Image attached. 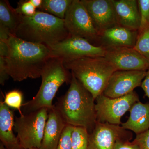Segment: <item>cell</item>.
Instances as JSON below:
<instances>
[{
    "label": "cell",
    "instance_id": "1",
    "mask_svg": "<svg viewBox=\"0 0 149 149\" xmlns=\"http://www.w3.org/2000/svg\"><path fill=\"white\" fill-rule=\"evenodd\" d=\"M5 57L8 73L14 81L41 77V73L51 57L49 47L30 42L11 35L7 42Z\"/></svg>",
    "mask_w": 149,
    "mask_h": 149
},
{
    "label": "cell",
    "instance_id": "2",
    "mask_svg": "<svg viewBox=\"0 0 149 149\" xmlns=\"http://www.w3.org/2000/svg\"><path fill=\"white\" fill-rule=\"evenodd\" d=\"M71 74L68 90L59 98L55 106L67 125L86 128L90 133L97 122L95 99Z\"/></svg>",
    "mask_w": 149,
    "mask_h": 149
},
{
    "label": "cell",
    "instance_id": "3",
    "mask_svg": "<svg viewBox=\"0 0 149 149\" xmlns=\"http://www.w3.org/2000/svg\"><path fill=\"white\" fill-rule=\"evenodd\" d=\"M14 36L24 41L49 48L70 35L65 25L64 19L37 10L32 16L22 15Z\"/></svg>",
    "mask_w": 149,
    "mask_h": 149
},
{
    "label": "cell",
    "instance_id": "4",
    "mask_svg": "<svg viewBox=\"0 0 149 149\" xmlns=\"http://www.w3.org/2000/svg\"><path fill=\"white\" fill-rule=\"evenodd\" d=\"M65 68L63 59L51 56L47 61L41 73L42 83L36 95L22 105L23 114L54 106L52 102L59 88L64 83H70L72 74Z\"/></svg>",
    "mask_w": 149,
    "mask_h": 149
},
{
    "label": "cell",
    "instance_id": "5",
    "mask_svg": "<svg viewBox=\"0 0 149 149\" xmlns=\"http://www.w3.org/2000/svg\"><path fill=\"white\" fill-rule=\"evenodd\" d=\"M63 63L95 99L102 94L110 77L116 70L104 56L63 60Z\"/></svg>",
    "mask_w": 149,
    "mask_h": 149
},
{
    "label": "cell",
    "instance_id": "6",
    "mask_svg": "<svg viewBox=\"0 0 149 149\" xmlns=\"http://www.w3.org/2000/svg\"><path fill=\"white\" fill-rule=\"evenodd\" d=\"M48 115V109L43 108L15 117L14 130L22 149L40 148Z\"/></svg>",
    "mask_w": 149,
    "mask_h": 149
},
{
    "label": "cell",
    "instance_id": "7",
    "mask_svg": "<svg viewBox=\"0 0 149 149\" xmlns=\"http://www.w3.org/2000/svg\"><path fill=\"white\" fill-rule=\"evenodd\" d=\"M97 122L120 125L124 115L135 103L140 101L138 94L133 92L120 97L112 98L99 95L95 99Z\"/></svg>",
    "mask_w": 149,
    "mask_h": 149
},
{
    "label": "cell",
    "instance_id": "8",
    "mask_svg": "<svg viewBox=\"0 0 149 149\" xmlns=\"http://www.w3.org/2000/svg\"><path fill=\"white\" fill-rule=\"evenodd\" d=\"M64 21L70 36L82 37L92 44L94 42H98V32L81 1H72L67 11Z\"/></svg>",
    "mask_w": 149,
    "mask_h": 149
},
{
    "label": "cell",
    "instance_id": "9",
    "mask_svg": "<svg viewBox=\"0 0 149 149\" xmlns=\"http://www.w3.org/2000/svg\"><path fill=\"white\" fill-rule=\"evenodd\" d=\"M49 48L51 56L61 58L63 60L85 57L104 56L106 52L104 48L95 45L86 39L71 36Z\"/></svg>",
    "mask_w": 149,
    "mask_h": 149
},
{
    "label": "cell",
    "instance_id": "10",
    "mask_svg": "<svg viewBox=\"0 0 149 149\" xmlns=\"http://www.w3.org/2000/svg\"><path fill=\"white\" fill-rule=\"evenodd\" d=\"M146 73L144 70H116L110 77L102 94L112 98L126 95L141 87Z\"/></svg>",
    "mask_w": 149,
    "mask_h": 149
},
{
    "label": "cell",
    "instance_id": "11",
    "mask_svg": "<svg viewBox=\"0 0 149 149\" xmlns=\"http://www.w3.org/2000/svg\"><path fill=\"white\" fill-rule=\"evenodd\" d=\"M133 134L120 125L97 122L89 133L88 149H114L117 140L130 141Z\"/></svg>",
    "mask_w": 149,
    "mask_h": 149
},
{
    "label": "cell",
    "instance_id": "12",
    "mask_svg": "<svg viewBox=\"0 0 149 149\" xmlns=\"http://www.w3.org/2000/svg\"><path fill=\"white\" fill-rule=\"evenodd\" d=\"M104 57L116 70H144L149 68V61L134 48L105 49Z\"/></svg>",
    "mask_w": 149,
    "mask_h": 149
},
{
    "label": "cell",
    "instance_id": "13",
    "mask_svg": "<svg viewBox=\"0 0 149 149\" xmlns=\"http://www.w3.org/2000/svg\"><path fill=\"white\" fill-rule=\"evenodd\" d=\"M99 34L118 25L113 0H81Z\"/></svg>",
    "mask_w": 149,
    "mask_h": 149
},
{
    "label": "cell",
    "instance_id": "14",
    "mask_svg": "<svg viewBox=\"0 0 149 149\" xmlns=\"http://www.w3.org/2000/svg\"><path fill=\"white\" fill-rule=\"evenodd\" d=\"M138 35L139 31L116 25L100 33L98 42L99 46L105 49L123 47L134 48Z\"/></svg>",
    "mask_w": 149,
    "mask_h": 149
},
{
    "label": "cell",
    "instance_id": "15",
    "mask_svg": "<svg viewBox=\"0 0 149 149\" xmlns=\"http://www.w3.org/2000/svg\"><path fill=\"white\" fill-rule=\"evenodd\" d=\"M118 25L139 31L141 19L138 1L113 0Z\"/></svg>",
    "mask_w": 149,
    "mask_h": 149
},
{
    "label": "cell",
    "instance_id": "16",
    "mask_svg": "<svg viewBox=\"0 0 149 149\" xmlns=\"http://www.w3.org/2000/svg\"><path fill=\"white\" fill-rule=\"evenodd\" d=\"M67 125L55 105L48 110L47 120L40 149H56Z\"/></svg>",
    "mask_w": 149,
    "mask_h": 149
},
{
    "label": "cell",
    "instance_id": "17",
    "mask_svg": "<svg viewBox=\"0 0 149 149\" xmlns=\"http://www.w3.org/2000/svg\"><path fill=\"white\" fill-rule=\"evenodd\" d=\"M13 112L3 101L0 102V140L7 149H23L13 133Z\"/></svg>",
    "mask_w": 149,
    "mask_h": 149
},
{
    "label": "cell",
    "instance_id": "18",
    "mask_svg": "<svg viewBox=\"0 0 149 149\" xmlns=\"http://www.w3.org/2000/svg\"><path fill=\"white\" fill-rule=\"evenodd\" d=\"M129 111L130 116L128 120L121 124L123 128L133 131L136 135L149 130V103L137 102Z\"/></svg>",
    "mask_w": 149,
    "mask_h": 149
},
{
    "label": "cell",
    "instance_id": "19",
    "mask_svg": "<svg viewBox=\"0 0 149 149\" xmlns=\"http://www.w3.org/2000/svg\"><path fill=\"white\" fill-rule=\"evenodd\" d=\"M22 16L10 5L8 1H0V27L14 36Z\"/></svg>",
    "mask_w": 149,
    "mask_h": 149
},
{
    "label": "cell",
    "instance_id": "20",
    "mask_svg": "<svg viewBox=\"0 0 149 149\" xmlns=\"http://www.w3.org/2000/svg\"><path fill=\"white\" fill-rule=\"evenodd\" d=\"M73 0H43L40 11L64 19Z\"/></svg>",
    "mask_w": 149,
    "mask_h": 149
},
{
    "label": "cell",
    "instance_id": "21",
    "mask_svg": "<svg viewBox=\"0 0 149 149\" xmlns=\"http://www.w3.org/2000/svg\"><path fill=\"white\" fill-rule=\"evenodd\" d=\"M89 136L86 128L74 126L71 135L72 149H88Z\"/></svg>",
    "mask_w": 149,
    "mask_h": 149
},
{
    "label": "cell",
    "instance_id": "22",
    "mask_svg": "<svg viewBox=\"0 0 149 149\" xmlns=\"http://www.w3.org/2000/svg\"><path fill=\"white\" fill-rule=\"evenodd\" d=\"M134 48L149 61V26L139 31Z\"/></svg>",
    "mask_w": 149,
    "mask_h": 149
},
{
    "label": "cell",
    "instance_id": "23",
    "mask_svg": "<svg viewBox=\"0 0 149 149\" xmlns=\"http://www.w3.org/2000/svg\"><path fill=\"white\" fill-rule=\"evenodd\" d=\"M23 95L18 90H14L6 94L4 102L10 108L18 110L20 114H23L21 109L23 105Z\"/></svg>",
    "mask_w": 149,
    "mask_h": 149
},
{
    "label": "cell",
    "instance_id": "24",
    "mask_svg": "<svg viewBox=\"0 0 149 149\" xmlns=\"http://www.w3.org/2000/svg\"><path fill=\"white\" fill-rule=\"evenodd\" d=\"M141 22L139 31L149 26V0L138 1Z\"/></svg>",
    "mask_w": 149,
    "mask_h": 149
},
{
    "label": "cell",
    "instance_id": "25",
    "mask_svg": "<svg viewBox=\"0 0 149 149\" xmlns=\"http://www.w3.org/2000/svg\"><path fill=\"white\" fill-rule=\"evenodd\" d=\"M74 126L67 125L63 130L56 149H72L71 135Z\"/></svg>",
    "mask_w": 149,
    "mask_h": 149
},
{
    "label": "cell",
    "instance_id": "26",
    "mask_svg": "<svg viewBox=\"0 0 149 149\" xmlns=\"http://www.w3.org/2000/svg\"><path fill=\"white\" fill-rule=\"evenodd\" d=\"M17 12L22 15L25 16H32L37 12L36 8L32 4L30 0L20 1L18 3Z\"/></svg>",
    "mask_w": 149,
    "mask_h": 149
},
{
    "label": "cell",
    "instance_id": "27",
    "mask_svg": "<svg viewBox=\"0 0 149 149\" xmlns=\"http://www.w3.org/2000/svg\"><path fill=\"white\" fill-rule=\"evenodd\" d=\"M134 141L138 144L140 149H149V129L144 133L136 135Z\"/></svg>",
    "mask_w": 149,
    "mask_h": 149
},
{
    "label": "cell",
    "instance_id": "28",
    "mask_svg": "<svg viewBox=\"0 0 149 149\" xmlns=\"http://www.w3.org/2000/svg\"><path fill=\"white\" fill-rule=\"evenodd\" d=\"M114 149H140V148L134 140L131 142L123 139H118L116 141Z\"/></svg>",
    "mask_w": 149,
    "mask_h": 149
},
{
    "label": "cell",
    "instance_id": "29",
    "mask_svg": "<svg viewBox=\"0 0 149 149\" xmlns=\"http://www.w3.org/2000/svg\"><path fill=\"white\" fill-rule=\"evenodd\" d=\"M10 77V76L7 70L5 58L0 56V84L1 85H4L6 81Z\"/></svg>",
    "mask_w": 149,
    "mask_h": 149
},
{
    "label": "cell",
    "instance_id": "30",
    "mask_svg": "<svg viewBox=\"0 0 149 149\" xmlns=\"http://www.w3.org/2000/svg\"><path fill=\"white\" fill-rule=\"evenodd\" d=\"M141 87L143 90L146 96L149 99V68L146 71V76L142 82Z\"/></svg>",
    "mask_w": 149,
    "mask_h": 149
},
{
    "label": "cell",
    "instance_id": "31",
    "mask_svg": "<svg viewBox=\"0 0 149 149\" xmlns=\"http://www.w3.org/2000/svg\"><path fill=\"white\" fill-rule=\"evenodd\" d=\"M36 8L40 9L43 0H30Z\"/></svg>",
    "mask_w": 149,
    "mask_h": 149
},
{
    "label": "cell",
    "instance_id": "32",
    "mask_svg": "<svg viewBox=\"0 0 149 149\" xmlns=\"http://www.w3.org/2000/svg\"><path fill=\"white\" fill-rule=\"evenodd\" d=\"M0 149H7L1 143H0Z\"/></svg>",
    "mask_w": 149,
    "mask_h": 149
},
{
    "label": "cell",
    "instance_id": "33",
    "mask_svg": "<svg viewBox=\"0 0 149 149\" xmlns=\"http://www.w3.org/2000/svg\"><path fill=\"white\" fill-rule=\"evenodd\" d=\"M38 149V148H32V149Z\"/></svg>",
    "mask_w": 149,
    "mask_h": 149
}]
</instances>
